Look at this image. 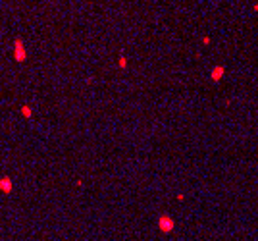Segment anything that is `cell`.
I'll list each match as a JSON object with an SVG mask.
<instances>
[{
    "instance_id": "6da1fadb",
    "label": "cell",
    "mask_w": 258,
    "mask_h": 241,
    "mask_svg": "<svg viewBox=\"0 0 258 241\" xmlns=\"http://www.w3.org/2000/svg\"><path fill=\"white\" fill-rule=\"evenodd\" d=\"M221 74H224V70H221V68H216V70H214V74H212V77H214V79H220Z\"/></svg>"
},
{
    "instance_id": "7a4b0ae2",
    "label": "cell",
    "mask_w": 258,
    "mask_h": 241,
    "mask_svg": "<svg viewBox=\"0 0 258 241\" xmlns=\"http://www.w3.org/2000/svg\"><path fill=\"white\" fill-rule=\"evenodd\" d=\"M252 8H254V12H258V4H254V6H252Z\"/></svg>"
}]
</instances>
